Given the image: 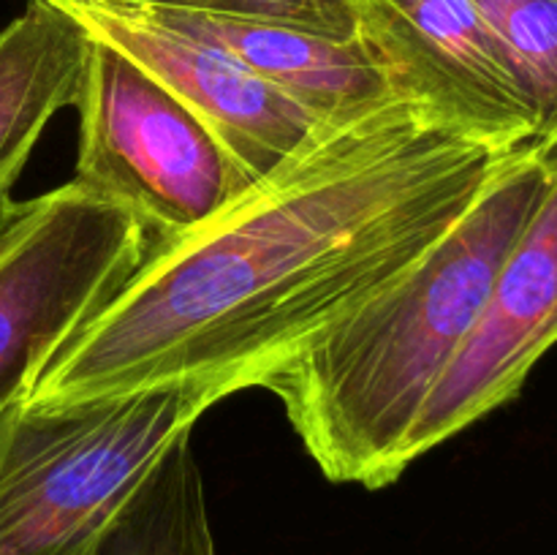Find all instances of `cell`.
<instances>
[{
	"mask_svg": "<svg viewBox=\"0 0 557 555\" xmlns=\"http://www.w3.org/2000/svg\"><path fill=\"white\" fill-rule=\"evenodd\" d=\"M515 152L408 98L330 120L205 223L152 239L22 403L256 390L411 275Z\"/></svg>",
	"mask_w": 557,
	"mask_h": 555,
	"instance_id": "1",
	"label": "cell"
},
{
	"mask_svg": "<svg viewBox=\"0 0 557 555\" xmlns=\"http://www.w3.org/2000/svg\"><path fill=\"white\" fill-rule=\"evenodd\" d=\"M150 229L79 180L0 201V414L145 261Z\"/></svg>",
	"mask_w": 557,
	"mask_h": 555,
	"instance_id": "4",
	"label": "cell"
},
{
	"mask_svg": "<svg viewBox=\"0 0 557 555\" xmlns=\"http://www.w3.org/2000/svg\"><path fill=\"white\" fill-rule=\"evenodd\" d=\"M92 36L52 0H30L0 33V201L49 120L74 107Z\"/></svg>",
	"mask_w": 557,
	"mask_h": 555,
	"instance_id": "10",
	"label": "cell"
},
{
	"mask_svg": "<svg viewBox=\"0 0 557 555\" xmlns=\"http://www.w3.org/2000/svg\"><path fill=\"white\" fill-rule=\"evenodd\" d=\"M553 147L517 150L411 275L259 386L330 482L381 490L408 468V433L547 194Z\"/></svg>",
	"mask_w": 557,
	"mask_h": 555,
	"instance_id": "2",
	"label": "cell"
},
{
	"mask_svg": "<svg viewBox=\"0 0 557 555\" xmlns=\"http://www.w3.org/2000/svg\"><path fill=\"white\" fill-rule=\"evenodd\" d=\"M123 3H150V0H123Z\"/></svg>",
	"mask_w": 557,
	"mask_h": 555,
	"instance_id": "14",
	"label": "cell"
},
{
	"mask_svg": "<svg viewBox=\"0 0 557 555\" xmlns=\"http://www.w3.org/2000/svg\"><path fill=\"white\" fill-rule=\"evenodd\" d=\"M134 5L161 25L221 47L245 69L270 82L299 107L319 114L321 120L354 118L379 103L400 98L395 96L389 76L359 36L332 38L299 27L180 5Z\"/></svg>",
	"mask_w": 557,
	"mask_h": 555,
	"instance_id": "9",
	"label": "cell"
},
{
	"mask_svg": "<svg viewBox=\"0 0 557 555\" xmlns=\"http://www.w3.org/2000/svg\"><path fill=\"white\" fill-rule=\"evenodd\" d=\"M92 38L145 69L177 96L218 139L250 180L264 177L292 158L321 120L277 87L245 69L237 58L201 38L180 33L120 0H52Z\"/></svg>",
	"mask_w": 557,
	"mask_h": 555,
	"instance_id": "8",
	"label": "cell"
},
{
	"mask_svg": "<svg viewBox=\"0 0 557 555\" xmlns=\"http://www.w3.org/2000/svg\"><path fill=\"white\" fill-rule=\"evenodd\" d=\"M215 406L196 386L0 414V555H98L180 435Z\"/></svg>",
	"mask_w": 557,
	"mask_h": 555,
	"instance_id": "3",
	"label": "cell"
},
{
	"mask_svg": "<svg viewBox=\"0 0 557 555\" xmlns=\"http://www.w3.org/2000/svg\"><path fill=\"white\" fill-rule=\"evenodd\" d=\"M150 3L215 11V14L299 27L332 38H357L364 0H150Z\"/></svg>",
	"mask_w": 557,
	"mask_h": 555,
	"instance_id": "13",
	"label": "cell"
},
{
	"mask_svg": "<svg viewBox=\"0 0 557 555\" xmlns=\"http://www.w3.org/2000/svg\"><path fill=\"white\" fill-rule=\"evenodd\" d=\"M359 38L395 96L500 150L542 139L536 109L473 0H364Z\"/></svg>",
	"mask_w": 557,
	"mask_h": 555,
	"instance_id": "6",
	"label": "cell"
},
{
	"mask_svg": "<svg viewBox=\"0 0 557 555\" xmlns=\"http://www.w3.org/2000/svg\"><path fill=\"white\" fill-rule=\"evenodd\" d=\"M74 107V180L134 210L152 239L190 232L253 183L177 96L112 44L92 38Z\"/></svg>",
	"mask_w": 557,
	"mask_h": 555,
	"instance_id": "5",
	"label": "cell"
},
{
	"mask_svg": "<svg viewBox=\"0 0 557 555\" xmlns=\"http://www.w3.org/2000/svg\"><path fill=\"white\" fill-rule=\"evenodd\" d=\"M98 555H215L190 433L180 435L169 449L107 533Z\"/></svg>",
	"mask_w": 557,
	"mask_h": 555,
	"instance_id": "11",
	"label": "cell"
},
{
	"mask_svg": "<svg viewBox=\"0 0 557 555\" xmlns=\"http://www.w3.org/2000/svg\"><path fill=\"white\" fill-rule=\"evenodd\" d=\"M531 98L542 141L557 145V0H473Z\"/></svg>",
	"mask_w": 557,
	"mask_h": 555,
	"instance_id": "12",
	"label": "cell"
},
{
	"mask_svg": "<svg viewBox=\"0 0 557 555\" xmlns=\"http://www.w3.org/2000/svg\"><path fill=\"white\" fill-rule=\"evenodd\" d=\"M557 346V145L544 199L500 264L476 324L406 441V466L520 395Z\"/></svg>",
	"mask_w": 557,
	"mask_h": 555,
	"instance_id": "7",
	"label": "cell"
}]
</instances>
